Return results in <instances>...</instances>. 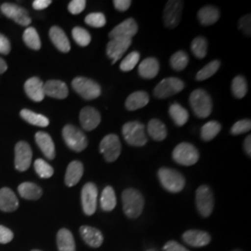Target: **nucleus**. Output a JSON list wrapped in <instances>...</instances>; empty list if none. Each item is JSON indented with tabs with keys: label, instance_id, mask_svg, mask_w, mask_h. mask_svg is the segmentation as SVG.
<instances>
[{
	"label": "nucleus",
	"instance_id": "obj_1",
	"mask_svg": "<svg viewBox=\"0 0 251 251\" xmlns=\"http://www.w3.org/2000/svg\"><path fill=\"white\" fill-rule=\"evenodd\" d=\"M122 203L126 216L129 219L139 218L144 210V197L136 189H126L122 194Z\"/></svg>",
	"mask_w": 251,
	"mask_h": 251
},
{
	"label": "nucleus",
	"instance_id": "obj_2",
	"mask_svg": "<svg viewBox=\"0 0 251 251\" xmlns=\"http://www.w3.org/2000/svg\"><path fill=\"white\" fill-rule=\"evenodd\" d=\"M190 105L199 118H206L212 112V100L205 90H194L190 95Z\"/></svg>",
	"mask_w": 251,
	"mask_h": 251
},
{
	"label": "nucleus",
	"instance_id": "obj_3",
	"mask_svg": "<svg viewBox=\"0 0 251 251\" xmlns=\"http://www.w3.org/2000/svg\"><path fill=\"white\" fill-rule=\"evenodd\" d=\"M158 179L162 186L171 193H179L185 186V179L179 171L161 168L158 171Z\"/></svg>",
	"mask_w": 251,
	"mask_h": 251
},
{
	"label": "nucleus",
	"instance_id": "obj_4",
	"mask_svg": "<svg viewBox=\"0 0 251 251\" xmlns=\"http://www.w3.org/2000/svg\"><path fill=\"white\" fill-rule=\"evenodd\" d=\"M122 133L126 142L131 146L142 147L147 143L144 126L140 122L132 121L126 123L122 127Z\"/></svg>",
	"mask_w": 251,
	"mask_h": 251
},
{
	"label": "nucleus",
	"instance_id": "obj_5",
	"mask_svg": "<svg viewBox=\"0 0 251 251\" xmlns=\"http://www.w3.org/2000/svg\"><path fill=\"white\" fill-rule=\"evenodd\" d=\"M72 87L78 95L87 100L98 98L101 92L100 86L96 81L83 76L75 77L72 81Z\"/></svg>",
	"mask_w": 251,
	"mask_h": 251
},
{
	"label": "nucleus",
	"instance_id": "obj_6",
	"mask_svg": "<svg viewBox=\"0 0 251 251\" xmlns=\"http://www.w3.org/2000/svg\"><path fill=\"white\" fill-rule=\"evenodd\" d=\"M63 138L66 145L75 152H82L88 146V139L79 128L66 125L63 129Z\"/></svg>",
	"mask_w": 251,
	"mask_h": 251
},
{
	"label": "nucleus",
	"instance_id": "obj_7",
	"mask_svg": "<svg viewBox=\"0 0 251 251\" xmlns=\"http://www.w3.org/2000/svg\"><path fill=\"white\" fill-rule=\"evenodd\" d=\"M173 160L181 166H193L197 164L199 159L198 149L188 143L178 144L172 152Z\"/></svg>",
	"mask_w": 251,
	"mask_h": 251
},
{
	"label": "nucleus",
	"instance_id": "obj_8",
	"mask_svg": "<svg viewBox=\"0 0 251 251\" xmlns=\"http://www.w3.org/2000/svg\"><path fill=\"white\" fill-rule=\"evenodd\" d=\"M196 204L201 216L206 218L211 215L214 208V195L207 185H201L197 190Z\"/></svg>",
	"mask_w": 251,
	"mask_h": 251
},
{
	"label": "nucleus",
	"instance_id": "obj_9",
	"mask_svg": "<svg viewBox=\"0 0 251 251\" xmlns=\"http://www.w3.org/2000/svg\"><path fill=\"white\" fill-rule=\"evenodd\" d=\"M184 89V83L177 77L165 78L154 88L153 95L158 99H166L178 94Z\"/></svg>",
	"mask_w": 251,
	"mask_h": 251
},
{
	"label": "nucleus",
	"instance_id": "obj_10",
	"mask_svg": "<svg viewBox=\"0 0 251 251\" xmlns=\"http://www.w3.org/2000/svg\"><path fill=\"white\" fill-rule=\"evenodd\" d=\"M121 149L120 140L116 134L105 136L100 144V152L102 153L104 159L109 163L117 160L121 153Z\"/></svg>",
	"mask_w": 251,
	"mask_h": 251
},
{
	"label": "nucleus",
	"instance_id": "obj_11",
	"mask_svg": "<svg viewBox=\"0 0 251 251\" xmlns=\"http://www.w3.org/2000/svg\"><path fill=\"white\" fill-rule=\"evenodd\" d=\"M98 189L93 182H88L84 185L81 192V202L83 211L86 215H93L97 209Z\"/></svg>",
	"mask_w": 251,
	"mask_h": 251
},
{
	"label": "nucleus",
	"instance_id": "obj_12",
	"mask_svg": "<svg viewBox=\"0 0 251 251\" xmlns=\"http://www.w3.org/2000/svg\"><path fill=\"white\" fill-rule=\"evenodd\" d=\"M1 11L6 17L13 20L22 26H28L32 23V19L29 16L26 9L16 4L4 3L1 6Z\"/></svg>",
	"mask_w": 251,
	"mask_h": 251
},
{
	"label": "nucleus",
	"instance_id": "obj_13",
	"mask_svg": "<svg viewBox=\"0 0 251 251\" xmlns=\"http://www.w3.org/2000/svg\"><path fill=\"white\" fill-rule=\"evenodd\" d=\"M132 39L125 37H117L113 38L108 42L106 46V53L107 56L112 59V64H115L121 57L125 54L127 49L131 45Z\"/></svg>",
	"mask_w": 251,
	"mask_h": 251
},
{
	"label": "nucleus",
	"instance_id": "obj_14",
	"mask_svg": "<svg viewBox=\"0 0 251 251\" xmlns=\"http://www.w3.org/2000/svg\"><path fill=\"white\" fill-rule=\"evenodd\" d=\"M183 8V2L179 0L168 1L164 9V23L169 28L178 26L180 22L181 12Z\"/></svg>",
	"mask_w": 251,
	"mask_h": 251
},
{
	"label": "nucleus",
	"instance_id": "obj_15",
	"mask_svg": "<svg viewBox=\"0 0 251 251\" xmlns=\"http://www.w3.org/2000/svg\"><path fill=\"white\" fill-rule=\"evenodd\" d=\"M33 152L26 142H19L15 146V169L19 171H26L31 165Z\"/></svg>",
	"mask_w": 251,
	"mask_h": 251
},
{
	"label": "nucleus",
	"instance_id": "obj_16",
	"mask_svg": "<svg viewBox=\"0 0 251 251\" xmlns=\"http://www.w3.org/2000/svg\"><path fill=\"white\" fill-rule=\"evenodd\" d=\"M79 119L82 127L87 131H91L100 125V115L97 109L87 106L81 110Z\"/></svg>",
	"mask_w": 251,
	"mask_h": 251
},
{
	"label": "nucleus",
	"instance_id": "obj_17",
	"mask_svg": "<svg viewBox=\"0 0 251 251\" xmlns=\"http://www.w3.org/2000/svg\"><path fill=\"white\" fill-rule=\"evenodd\" d=\"M138 32V25L133 18H128L115 27L110 33L109 37L111 39L117 37L132 38Z\"/></svg>",
	"mask_w": 251,
	"mask_h": 251
},
{
	"label": "nucleus",
	"instance_id": "obj_18",
	"mask_svg": "<svg viewBox=\"0 0 251 251\" xmlns=\"http://www.w3.org/2000/svg\"><path fill=\"white\" fill-rule=\"evenodd\" d=\"M183 241L194 248H201L208 245L211 241V236L205 231L188 230L182 234Z\"/></svg>",
	"mask_w": 251,
	"mask_h": 251
},
{
	"label": "nucleus",
	"instance_id": "obj_19",
	"mask_svg": "<svg viewBox=\"0 0 251 251\" xmlns=\"http://www.w3.org/2000/svg\"><path fill=\"white\" fill-rule=\"evenodd\" d=\"M25 91L27 96L34 101H41L45 98L44 83L38 77H31L25 83Z\"/></svg>",
	"mask_w": 251,
	"mask_h": 251
},
{
	"label": "nucleus",
	"instance_id": "obj_20",
	"mask_svg": "<svg viewBox=\"0 0 251 251\" xmlns=\"http://www.w3.org/2000/svg\"><path fill=\"white\" fill-rule=\"evenodd\" d=\"M81 237L91 248H100L103 243V235L97 228L91 226H81L79 229Z\"/></svg>",
	"mask_w": 251,
	"mask_h": 251
},
{
	"label": "nucleus",
	"instance_id": "obj_21",
	"mask_svg": "<svg viewBox=\"0 0 251 251\" xmlns=\"http://www.w3.org/2000/svg\"><path fill=\"white\" fill-rule=\"evenodd\" d=\"M44 93L54 99H65L68 96V88L63 81L49 80L44 84Z\"/></svg>",
	"mask_w": 251,
	"mask_h": 251
},
{
	"label": "nucleus",
	"instance_id": "obj_22",
	"mask_svg": "<svg viewBox=\"0 0 251 251\" xmlns=\"http://www.w3.org/2000/svg\"><path fill=\"white\" fill-rule=\"evenodd\" d=\"M19 207V200L12 190L7 187L0 190V210L12 212Z\"/></svg>",
	"mask_w": 251,
	"mask_h": 251
},
{
	"label": "nucleus",
	"instance_id": "obj_23",
	"mask_svg": "<svg viewBox=\"0 0 251 251\" xmlns=\"http://www.w3.org/2000/svg\"><path fill=\"white\" fill-rule=\"evenodd\" d=\"M50 37L53 45L62 52L67 53L71 50L69 39L63 29L59 26H52L50 30Z\"/></svg>",
	"mask_w": 251,
	"mask_h": 251
},
{
	"label": "nucleus",
	"instance_id": "obj_24",
	"mask_svg": "<svg viewBox=\"0 0 251 251\" xmlns=\"http://www.w3.org/2000/svg\"><path fill=\"white\" fill-rule=\"evenodd\" d=\"M35 138H36V144L38 145V147L40 148L41 152H43L46 157L50 160L54 159L56 155L55 145L50 134L43 131H39L36 133Z\"/></svg>",
	"mask_w": 251,
	"mask_h": 251
},
{
	"label": "nucleus",
	"instance_id": "obj_25",
	"mask_svg": "<svg viewBox=\"0 0 251 251\" xmlns=\"http://www.w3.org/2000/svg\"><path fill=\"white\" fill-rule=\"evenodd\" d=\"M84 173V167L83 164L80 161H72L67 167L66 173H65V184L68 187H73L76 185L79 180H80L82 176Z\"/></svg>",
	"mask_w": 251,
	"mask_h": 251
},
{
	"label": "nucleus",
	"instance_id": "obj_26",
	"mask_svg": "<svg viewBox=\"0 0 251 251\" xmlns=\"http://www.w3.org/2000/svg\"><path fill=\"white\" fill-rule=\"evenodd\" d=\"M159 63L155 58H146L139 65V75L146 79L154 78L159 72Z\"/></svg>",
	"mask_w": 251,
	"mask_h": 251
},
{
	"label": "nucleus",
	"instance_id": "obj_27",
	"mask_svg": "<svg viewBox=\"0 0 251 251\" xmlns=\"http://www.w3.org/2000/svg\"><path fill=\"white\" fill-rule=\"evenodd\" d=\"M149 102V95L145 91H135L126 100V108L128 111H136L144 108Z\"/></svg>",
	"mask_w": 251,
	"mask_h": 251
},
{
	"label": "nucleus",
	"instance_id": "obj_28",
	"mask_svg": "<svg viewBox=\"0 0 251 251\" xmlns=\"http://www.w3.org/2000/svg\"><path fill=\"white\" fill-rule=\"evenodd\" d=\"M57 247L59 251H75V239L69 230L63 228L58 232Z\"/></svg>",
	"mask_w": 251,
	"mask_h": 251
},
{
	"label": "nucleus",
	"instance_id": "obj_29",
	"mask_svg": "<svg viewBox=\"0 0 251 251\" xmlns=\"http://www.w3.org/2000/svg\"><path fill=\"white\" fill-rule=\"evenodd\" d=\"M198 17L202 25H211L218 22L220 18V11L214 6H206L198 11Z\"/></svg>",
	"mask_w": 251,
	"mask_h": 251
},
{
	"label": "nucleus",
	"instance_id": "obj_30",
	"mask_svg": "<svg viewBox=\"0 0 251 251\" xmlns=\"http://www.w3.org/2000/svg\"><path fill=\"white\" fill-rule=\"evenodd\" d=\"M20 196L27 200H37L42 197L43 191L33 182H23L19 185Z\"/></svg>",
	"mask_w": 251,
	"mask_h": 251
},
{
	"label": "nucleus",
	"instance_id": "obj_31",
	"mask_svg": "<svg viewBox=\"0 0 251 251\" xmlns=\"http://www.w3.org/2000/svg\"><path fill=\"white\" fill-rule=\"evenodd\" d=\"M147 131L148 134L151 136V138L157 142H161L165 140L168 135L166 126L158 119H151L149 121L147 126Z\"/></svg>",
	"mask_w": 251,
	"mask_h": 251
},
{
	"label": "nucleus",
	"instance_id": "obj_32",
	"mask_svg": "<svg viewBox=\"0 0 251 251\" xmlns=\"http://www.w3.org/2000/svg\"><path fill=\"white\" fill-rule=\"evenodd\" d=\"M21 117L25 120L27 123L31 125L40 126V127H46L50 124V120L48 117H46L43 115L36 114L35 112L28 110V109H23L20 113Z\"/></svg>",
	"mask_w": 251,
	"mask_h": 251
},
{
	"label": "nucleus",
	"instance_id": "obj_33",
	"mask_svg": "<svg viewBox=\"0 0 251 251\" xmlns=\"http://www.w3.org/2000/svg\"><path fill=\"white\" fill-rule=\"evenodd\" d=\"M117 206V197L115 190L111 186L103 189L100 196V206L104 211H112Z\"/></svg>",
	"mask_w": 251,
	"mask_h": 251
},
{
	"label": "nucleus",
	"instance_id": "obj_34",
	"mask_svg": "<svg viewBox=\"0 0 251 251\" xmlns=\"http://www.w3.org/2000/svg\"><path fill=\"white\" fill-rule=\"evenodd\" d=\"M170 116L174 123L179 126L185 125L188 122V111L179 103H173L170 107Z\"/></svg>",
	"mask_w": 251,
	"mask_h": 251
},
{
	"label": "nucleus",
	"instance_id": "obj_35",
	"mask_svg": "<svg viewBox=\"0 0 251 251\" xmlns=\"http://www.w3.org/2000/svg\"><path fill=\"white\" fill-rule=\"evenodd\" d=\"M24 41L25 43V45L34 50H39L41 48V41H40V37L38 36V33L34 27H28L25 29V33H24Z\"/></svg>",
	"mask_w": 251,
	"mask_h": 251
},
{
	"label": "nucleus",
	"instance_id": "obj_36",
	"mask_svg": "<svg viewBox=\"0 0 251 251\" xmlns=\"http://www.w3.org/2000/svg\"><path fill=\"white\" fill-rule=\"evenodd\" d=\"M222 130V125L217 121H209L201 128V138L205 142L213 140Z\"/></svg>",
	"mask_w": 251,
	"mask_h": 251
},
{
	"label": "nucleus",
	"instance_id": "obj_37",
	"mask_svg": "<svg viewBox=\"0 0 251 251\" xmlns=\"http://www.w3.org/2000/svg\"><path fill=\"white\" fill-rule=\"evenodd\" d=\"M171 68L175 71H181L186 68L189 63L188 55L183 50L177 51L173 54L171 58Z\"/></svg>",
	"mask_w": 251,
	"mask_h": 251
},
{
	"label": "nucleus",
	"instance_id": "obj_38",
	"mask_svg": "<svg viewBox=\"0 0 251 251\" xmlns=\"http://www.w3.org/2000/svg\"><path fill=\"white\" fill-rule=\"evenodd\" d=\"M232 92L235 98L242 99L248 92V83L242 75L236 76L232 82Z\"/></svg>",
	"mask_w": 251,
	"mask_h": 251
},
{
	"label": "nucleus",
	"instance_id": "obj_39",
	"mask_svg": "<svg viewBox=\"0 0 251 251\" xmlns=\"http://www.w3.org/2000/svg\"><path fill=\"white\" fill-rule=\"evenodd\" d=\"M191 50L198 59L205 58L207 52V41L206 38L202 36L196 37L192 42Z\"/></svg>",
	"mask_w": 251,
	"mask_h": 251
},
{
	"label": "nucleus",
	"instance_id": "obj_40",
	"mask_svg": "<svg viewBox=\"0 0 251 251\" xmlns=\"http://www.w3.org/2000/svg\"><path fill=\"white\" fill-rule=\"evenodd\" d=\"M34 167L37 175L42 179H49L53 175V168L48 162L41 158L36 159Z\"/></svg>",
	"mask_w": 251,
	"mask_h": 251
},
{
	"label": "nucleus",
	"instance_id": "obj_41",
	"mask_svg": "<svg viewBox=\"0 0 251 251\" xmlns=\"http://www.w3.org/2000/svg\"><path fill=\"white\" fill-rule=\"evenodd\" d=\"M72 36L74 40L81 47H87V46L90 45L91 36L86 29H84L82 27H75L73 29Z\"/></svg>",
	"mask_w": 251,
	"mask_h": 251
},
{
	"label": "nucleus",
	"instance_id": "obj_42",
	"mask_svg": "<svg viewBox=\"0 0 251 251\" xmlns=\"http://www.w3.org/2000/svg\"><path fill=\"white\" fill-rule=\"evenodd\" d=\"M220 65H221L220 61H217V60L207 63L205 67H203L197 74V80L203 81L209 78L210 76L215 75L217 71L219 70V68H220Z\"/></svg>",
	"mask_w": 251,
	"mask_h": 251
},
{
	"label": "nucleus",
	"instance_id": "obj_43",
	"mask_svg": "<svg viewBox=\"0 0 251 251\" xmlns=\"http://www.w3.org/2000/svg\"><path fill=\"white\" fill-rule=\"evenodd\" d=\"M140 61V53L138 51H132L126 55L124 60L121 62L119 67L123 72H129L133 70L137 63Z\"/></svg>",
	"mask_w": 251,
	"mask_h": 251
},
{
	"label": "nucleus",
	"instance_id": "obj_44",
	"mask_svg": "<svg viewBox=\"0 0 251 251\" xmlns=\"http://www.w3.org/2000/svg\"><path fill=\"white\" fill-rule=\"evenodd\" d=\"M85 23L90 26L101 28L106 25V18L101 12H93L85 18Z\"/></svg>",
	"mask_w": 251,
	"mask_h": 251
},
{
	"label": "nucleus",
	"instance_id": "obj_45",
	"mask_svg": "<svg viewBox=\"0 0 251 251\" xmlns=\"http://www.w3.org/2000/svg\"><path fill=\"white\" fill-rule=\"evenodd\" d=\"M251 121L250 119H244L237 121L231 128V133L233 135H240L247 133L251 130Z\"/></svg>",
	"mask_w": 251,
	"mask_h": 251
},
{
	"label": "nucleus",
	"instance_id": "obj_46",
	"mask_svg": "<svg viewBox=\"0 0 251 251\" xmlns=\"http://www.w3.org/2000/svg\"><path fill=\"white\" fill-rule=\"evenodd\" d=\"M86 4L85 0H73L68 5V10L74 15H77L85 9Z\"/></svg>",
	"mask_w": 251,
	"mask_h": 251
},
{
	"label": "nucleus",
	"instance_id": "obj_47",
	"mask_svg": "<svg viewBox=\"0 0 251 251\" xmlns=\"http://www.w3.org/2000/svg\"><path fill=\"white\" fill-rule=\"evenodd\" d=\"M239 29H241L246 36H251V14H248L240 19L239 21Z\"/></svg>",
	"mask_w": 251,
	"mask_h": 251
},
{
	"label": "nucleus",
	"instance_id": "obj_48",
	"mask_svg": "<svg viewBox=\"0 0 251 251\" xmlns=\"http://www.w3.org/2000/svg\"><path fill=\"white\" fill-rule=\"evenodd\" d=\"M13 239V233L9 228L0 225V244H7Z\"/></svg>",
	"mask_w": 251,
	"mask_h": 251
},
{
	"label": "nucleus",
	"instance_id": "obj_49",
	"mask_svg": "<svg viewBox=\"0 0 251 251\" xmlns=\"http://www.w3.org/2000/svg\"><path fill=\"white\" fill-rule=\"evenodd\" d=\"M164 251H189L185 247H183L182 245H180L179 243L176 241H169L166 243V245L163 248Z\"/></svg>",
	"mask_w": 251,
	"mask_h": 251
},
{
	"label": "nucleus",
	"instance_id": "obj_50",
	"mask_svg": "<svg viewBox=\"0 0 251 251\" xmlns=\"http://www.w3.org/2000/svg\"><path fill=\"white\" fill-rule=\"evenodd\" d=\"M10 50L11 46L9 39L4 35L0 34V54L8 55L10 52Z\"/></svg>",
	"mask_w": 251,
	"mask_h": 251
},
{
	"label": "nucleus",
	"instance_id": "obj_51",
	"mask_svg": "<svg viewBox=\"0 0 251 251\" xmlns=\"http://www.w3.org/2000/svg\"><path fill=\"white\" fill-rule=\"evenodd\" d=\"M130 5H131L130 0H115L114 1L115 9L118 10V11H122V12H124L126 10L129 9Z\"/></svg>",
	"mask_w": 251,
	"mask_h": 251
},
{
	"label": "nucleus",
	"instance_id": "obj_52",
	"mask_svg": "<svg viewBox=\"0 0 251 251\" xmlns=\"http://www.w3.org/2000/svg\"><path fill=\"white\" fill-rule=\"evenodd\" d=\"M51 4L50 0H36L33 2V8L36 10H42Z\"/></svg>",
	"mask_w": 251,
	"mask_h": 251
},
{
	"label": "nucleus",
	"instance_id": "obj_53",
	"mask_svg": "<svg viewBox=\"0 0 251 251\" xmlns=\"http://www.w3.org/2000/svg\"><path fill=\"white\" fill-rule=\"evenodd\" d=\"M244 148H245V151H246V153L249 155V156H251V135H249L247 138H246V140H245V143H244Z\"/></svg>",
	"mask_w": 251,
	"mask_h": 251
},
{
	"label": "nucleus",
	"instance_id": "obj_54",
	"mask_svg": "<svg viewBox=\"0 0 251 251\" xmlns=\"http://www.w3.org/2000/svg\"><path fill=\"white\" fill-rule=\"evenodd\" d=\"M7 69H8V64L2 58H0V75L6 72Z\"/></svg>",
	"mask_w": 251,
	"mask_h": 251
},
{
	"label": "nucleus",
	"instance_id": "obj_55",
	"mask_svg": "<svg viewBox=\"0 0 251 251\" xmlns=\"http://www.w3.org/2000/svg\"><path fill=\"white\" fill-rule=\"evenodd\" d=\"M154 251V250H147V251Z\"/></svg>",
	"mask_w": 251,
	"mask_h": 251
},
{
	"label": "nucleus",
	"instance_id": "obj_56",
	"mask_svg": "<svg viewBox=\"0 0 251 251\" xmlns=\"http://www.w3.org/2000/svg\"><path fill=\"white\" fill-rule=\"evenodd\" d=\"M239 251V250H235V251Z\"/></svg>",
	"mask_w": 251,
	"mask_h": 251
},
{
	"label": "nucleus",
	"instance_id": "obj_57",
	"mask_svg": "<svg viewBox=\"0 0 251 251\" xmlns=\"http://www.w3.org/2000/svg\"><path fill=\"white\" fill-rule=\"evenodd\" d=\"M37 251V250H34V251Z\"/></svg>",
	"mask_w": 251,
	"mask_h": 251
}]
</instances>
